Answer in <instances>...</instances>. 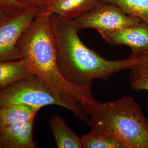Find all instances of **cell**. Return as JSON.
Returning <instances> with one entry per match:
<instances>
[{"instance_id":"6da1fadb","label":"cell","mask_w":148,"mask_h":148,"mask_svg":"<svg viewBox=\"0 0 148 148\" xmlns=\"http://www.w3.org/2000/svg\"><path fill=\"white\" fill-rule=\"evenodd\" d=\"M51 21L59 69L72 85L92 86L95 79H109L117 72L130 69L137 60V55L131 54L125 59L107 60L85 46L70 21L53 14Z\"/></svg>"},{"instance_id":"7a4b0ae2","label":"cell","mask_w":148,"mask_h":148,"mask_svg":"<svg viewBox=\"0 0 148 148\" xmlns=\"http://www.w3.org/2000/svg\"><path fill=\"white\" fill-rule=\"evenodd\" d=\"M18 47L21 59L32 74L42 80L56 93L71 96L82 104L96 100L92 92V86H74L61 74L57 62L51 16L37 12L21 37Z\"/></svg>"},{"instance_id":"3957f363","label":"cell","mask_w":148,"mask_h":148,"mask_svg":"<svg viewBox=\"0 0 148 148\" xmlns=\"http://www.w3.org/2000/svg\"><path fill=\"white\" fill-rule=\"evenodd\" d=\"M82 106L92 131L116 139L124 148H148V119L132 97Z\"/></svg>"},{"instance_id":"277c9868","label":"cell","mask_w":148,"mask_h":148,"mask_svg":"<svg viewBox=\"0 0 148 148\" xmlns=\"http://www.w3.org/2000/svg\"><path fill=\"white\" fill-rule=\"evenodd\" d=\"M23 104L42 108L48 105L64 107L79 120L88 123L89 118L82 103L67 95L58 94L37 76L32 75L9 85L0 92V106Z\"/></svg>"},{"instance_id":"5b68a950","label":"cell","mask_w":148,"mask_h":148,"mask_svg":"<svg viewBox=\"0 0 148 148\" xmlns=\"http://www.w3.org/2000/svg\"><path fill=\"white\" fill-rule=\"evenodd\" d=\"M70 21L78 32L85 29H95L102 37L141 21L128 16L116 5L104 2Z\"/></svg>"},{"instance_id":"8992f818","label":"cell","mask_w":148,"mask_h":148,"mask_svg":"<svg viewBox=\"0 0 148 148\" xmlns=\"http://www.w3.org/2000/svg\"><path fill=\"white\" fill-rule=\"evenodd\" d=\"M38 9L25 8L0 25V62L21 59L18 45L36 15Z\"/></svg>"},{"instance_id":"52a82bcc","label":"cell","mask_w":148,"mask_h":148,"mask_svg":"<svg viewBox=\"0 0 148 148\" xmlns=\"http://www.w3.org/2000/svg\"><path fill=\"white\" fill-rule=\"evenodd\" d=\"M111 46L125 45L131 55L148 53V24L143 21L109 33L102 37Z\"/></svg>"},{"instance_id":"ba28073f","label":"cell","mask_w":148,"mask_h":148,"mask_svg":"<svg viewBox=\"0 0 148 148\" xmlns=\"http://www.w3.org/2000/svg\"><path fill=\"white\" fill-rule=\"evenodd\" d=\"M101 0H45L37 12L72 21L99 5Z\"/></svg>"},{"instance_id":"9c48e42d","label":"cell","mask_w":148,"mask_h":148,"mask_svg":"<svg viewBox=\"0 0 148 148\" xmlns=\"http://www.w3.org/2000/svg\"><path fill=\"white\" fill-rule=\"evenodd\" d=\"M34 119L2 128V148H35L36 144L32 136Z\"/></svg>"},{"instance_id":"30bf717a","label":"cell","mask_w":148,"mask_h":148,"mask_svg":"<svg viewBox=\"0 0 148 148\" xmlns=\"http://www.w3.org/2000/svg\"><path fill=\"white\" fill-rule=\"evenodd\" d=\"M40 108L23 104L0 106V128L35 119Z\"/></svg>"},{"instance_id":"8fae6325","label":"cell","mask_w":148,"mask_h":148,"mask_svg":"<svg viewBox=\"0 0 148 148\" xmlns=\"http://www.w3.org/2000/svg\"><path fill=\"white\" fill-rule=\"evenodd\" d=\"M49 126L58 148H83L82 138L77 136L64 122L62 117L54 115L49 120Z\"/></svg>"},{"instance_id":"7c38bea8","label":"cell","mask_w":148,"mask_h":148,"mask_svg":"<svg viewBox=\"0 0 148 148\" xmlns=\"http://www.w3.org/2000/svg\"><path fill=\"white\" fill-rule=\"evenodd\" d=\"M32 75L22 59L0 62V92L12 83Z\"/></svg>"},{"instance_id":"4fadbf2b","label":"cell","mask_w":148,"mask_h":148,"mask_svg":"<svg viewBox=\"0 0 148 148\" xmlns=\"http://www.w3.org/2000/svg\"><path fill=\"white\" fill-rule=\"evenodd\" d=\"M137 56V61L130 69L131 86L136 91H148V53Z\"/></svg>"},{"instance_id":"5bb4252c","label":"cell","mask_w":148,"mask_h":148,"mask_svg":"<svg viewBox=\"0 0 148 148\" xmlns=\"http://www.w3.org/2000/svg\"><path fill=\"white\" fill-rule=\"evenodd\" d=\"M120 8L125 14L148 24V0H101Z\"/></svg>"},{"instance_id":"9a60e30c","label":"cell","mask_w":148,"mask_h":148,"mask_svg":"<svg viewBox=\"0 0 148 148\" xmlns=\"http://www.w3.org/2000/svg\"><path fill=\"white\" fill-rule=\"evenodd\" d=\"M81 138L83 148H124L116 139L97 134L91 130Z\"/></svg>"},{"instance_id":"2e32d148","label":"cell","mask_w":148,"mask_h":148,"mask_svg":"<svg viewBox=\"0 0 148 148\" xmlns=\"http://www.w3.org/2000/svg\"><path fill=\"white\" fill-rule=\"evenodd\" d=\"M0 8L13 13L25 9L17 0H0Z\"/></svg>"},{"instance_id":"e0dca14e","label":"cell","mask_w":148,"mask_h":148,"mask_svg":"<svg viewBox=\"0 0 148 148\" xmlns=\"http://www.w3.org/2000/svg\"><path fill=\"white\" fill-rule=\"evenodd\" d=\"M24 8L38 9L45 0H17Z\"/></svg>"},{"instance_id":"ac0fdd59","label":"cell","mask_w":148,"mask_h":148,"mask_svg":"<svg viewBox=\"0 0 148 148\" xmlns=\"http://www.w3.org/2000/svg\"><path fill=\"white\" fill-rule=\"evenodd\" d=\"M15 13H13L10 11L0 8V25L6 21L7 19H8L11 16H13Z\"/></svg>"},{"instance_id":"d6986e66","label":"cell","mask_w":148,"mask_h":148,"mask_svg":"<svg viewBox=\"0 0 148 148\" xmlns=\"http://www.w3.org/2000/svg\"><path fill=\"white\" fill-rule=\"evenodd\" d=\"M1 129L0 128V148H2V147H1Z\"/></svg>"},{"instance_id":"ffe728a7","label":"cell","mask_w":148,"mask_h":148,"mask_svg":"<svg viewBox=\"0 0 148 148\" xmlns=\"http://www.w3.org/2000/svg\"></svg>"}]
</instances>
